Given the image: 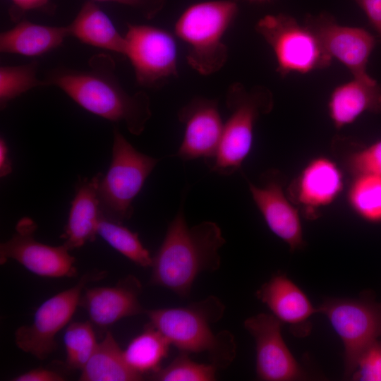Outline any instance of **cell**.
<instances>
[{
  "instance_id": "6da1fadb",
  "label": "cell",
  "mask_w": 381,
  "mask_h": 381,
  "mask_svg": "<svg viewBox=\"0 0 381 381\" xmlns=\"http://www.w3.org/2000/svg\"><path fill=\"white\" fill-rule=\"evenodd\" d=\"M44 80L47 86L61 89L86 111L123 122L133 135H140L152 116L149 96L143 91L128 93L119 80L114 61L106 54L92 56L86 69L54 68Z\"/></svg>"
},
{
  "instance_id": "7a4b0ae2",
  "label": "cell",
  "mask_w": 381,
  "mask_h": 381,
  "mask_svg": "<svg viewBox=\"0 0 381 381\" xmlns=\"http://www.w3.org/2000/svg\"><path fill=\"white\" fill-rule=\"evenodd\" d=\"M183 204L182 201L160 247L152 256L150 284L186 298L200 274L219 270V250L226 240L214 222L203 221L189 227Z\"/></svg>"
},
{
  "instance_id": "3957f363",
  "label": "cell",
  "mask_w": 381,
  "mask_h": 381,
  "mask_svg": "<svg viewBox=\"0 0 381 381\" xmlns=\"http://www.w3.org/2000/svg\"><path fill=\"white\" fill-rule=\"evenodd\" d=\"M225 306L215 296L183 307L145 311L149 325L181 352L205 353L219 370L230 365L236 355L234 335L227 330L214 333L211 325L224 316Z\"/></svg>"
},
{
  "instance_id": "277c9868",
  "label": "cell",
  "mask_w": 381,
  "mask_h": 381,
  "mask_svg": "<svg viewBox=\"0 0 381 381\" xmlns=\"http://www.w3.org/2000/svg\"><path fill=\"white\" fill-rule=\"evenodd\" d=\"M237 13L232 0L202 1L190 6L176 20L174 33L187 45V63L199 74H214L226 63L229 49L223 38Z\"/></svg>"
},
{
  "instance_id": "5b68a950",
  "label": "cell",
  "mask_w": 381,
  "mask_h": 381,
  "mask_svg": "<svg viewBox=\"0 0 381 381\" xmlns=\"http://www.w3.org/2000/svg\"><path fill=\"white\" fill-rule=\"evenodd\" d=\"M226 104L230 115L224 123L218 149L205 162L212 172L229 176L241 168L252 148L255 122L261 114L271 111L273 99L266 87L248 90L241 83H234L226 92Z\"/></svg>"
},
{
  "instance_id": "8992f818",
  "label": "cell",
  "mask_w": 381,
  "mask_h": 381,
  "mask_svg": "<svg viewBox=\"0 0 381 381\" xmlns=\"http://www.w3.org/2000/svg\"><path fill=\"white\" fill-rule=\"evenodd\" d=\"M159 159L138 151L114 128L112 158L98 186L102 214L122 224L133 213V201Z\"/></svg>"
},
{
  "instance_id": "52a82bcc",
  "label": "cell",
  "mask_w": 381,
  "mask_h": 381,
  "mask_svg": "<svg viewBox=\"0 0 381 381\" xmlns=\"http://www.w3.org/2000/svg\"><path fill=\"white\" fill-rule=\"evenodd\" d=\"M344 344L345 378H351L365 350L381 337V302L365 291L356 298H331L317 308Z\"/></svg>"
},
{
  "instance_id": "ba28073f",
  "label": "cell",
  "mask_w": 381,
  "mask_h": 381,
  "mask_svg": "<svg viewBox=\"0 0 381 381\" xmlns=\"http://www.w3.org/2000/svg\"><path fill=\"white\" fill-rule=\"evenodd\" d=\"M255 30L273 50L277 71L282 76L293 72L306 73L331 64L332 59L317 37L289 15L265 16L258 20Z\"/></svg>"
},
{
  "instance_id": "9c48e42d",
  "label": "cell",
  "mask_w": 381,
  "mask_h": 381,
  "mask_svg": "<svg viewBox=\"0 0 381 381\" xmlns=\"http://www.w3.org/2000/svg\"><path fill=\"white\" fill-rule=\"evenodd\" d=\"M124 56L133 68L137 83L145 88L162 87L178 75V48L174 35L162 28L128 23Z\"/></svg>"
},
{
  "instance_id": "30bf717a",
  "label": "cell",
  "mask_w": 381,
  "mask_h": 381,
  "mask_svg": "<svg viewBox=\"0 0 381 381\" xmlns=\"http://www.w3.org/2000/svg\"><path fill=\"white\" fill-rule=\"evenodd\" d=\"M103 276V272L87 273L73 286L43 302L37 309L32 322L16 330L18 348L40 360L49 357L57 347L56 335L69 322L79 306L86 284Z\"/></svg>"
},
{
  "instance_id": "8fae6325",
  "label": "cell",
  "mask_w": 381,
  "mask_h": 381,
  "mask_svg": "<svg viewBox=\"0 0 381 381\" xmlns=\"http://www.w3.org/2000/svg\"><path fill=\"white\" fill-rule=\"evenodd\" d=\"M37 227L34 220L27 217L18 222L13 236L0 245L1 265L11 259L40 277L77 276L75 258L69 250L64 244L52 246L37 241L34 236Z\"/></svg>"
},
{
  "instance_id": "7c38bea8",
  "label": "cell",
  "mask_w": 381,
  "mask_h": 381,
  "mask_svg": "<svg viewBox=\"0 0 381 381\" xmlns=\"http://www.w3.org/2000/svg\"><path fill=\"white\" fill-rule=\"evenodd\" d=\"M304 25L318 39L325 53L344 64L353 78L375 82L367 73L370 55L375 45L374 37L367 30L339 25L329 14L306 16Z\"/></svg>"
},
{
  "instance_id": "4fadbf2b",
  "label": "cell",
  "mask_w": 381,
  "mask_h": 381,
  "mask_svg": "<svg viewBox=\"0 0 381 381\" xmlns=\"http://www.w3.org/2000/svg\"><path fill=\"white\" fill-rule=\"evenodd\" d=\"M282 322L272 314L259 313L244 321L253 337L256 351V374L264 381H294L306 374L285 344Z\"/></svg>"
},
{
  "instance_id": "5bb4252c",
  "label": "cell",
  "mask_w": 381,
  "mask_h": 381,
  "mask_svg": "<svg viewBox=\"0 0 381 381\" xmlns=\"http://www.w3.org/2000/svg\"><path fill=\"white\" fill-rule=\"evenodd\" d=\"M178 119L184 134L177 155L183 161L213 157L218 149L224 123L216 99L195 97L182 107Z\"/></svg>"
},
{
  "instance_id": "9a60e30c",
  "label": "cell",
  "mask_w": 381,
  "mask_h": 381,
  "mask_svg": "<svg viewBox=\"0 0 381 381\" xmlns=\"http://www.w3.org/2000/svg\"><path fill=\"white\" fill-rule=\"evenodd\" d=\"M262 186L247 180L249 191L270 231L284 241L291 252L305 242L298 210L288 200L275 171L264 175Z\"/></svg>"
},
{
  "instance_id": "2e32d148",
  "label": "cell",
  "mask_w": 381,
  "mask_h": 381,
  "mask_svg": "<svg viewBox=\"0 0 381 381\" xmlns=\"http://www.w3.org/2000/svg\"><path fill=\"white\" fill-rule=\"evenodd\" d=\"M142 288L137 277L128 275L113 286L85 288L79 306L92 325L104 330L121 319L145 313L139 299Z\"/></svg>"
},
{
  "instance_id": "e0dca14e",
  "label": "cell",
  "mask_w": 381,
  "mask_h": 381,
  "mask_svg": "<svg viewBox=\"0 0 381 381\" xmlns=\"http://www.w3.org/2000/svg\"><path fill=\"white\" fill-rule=\"evenodd\" d=\"M272 315L290 326L296 337L307 336L311 329L310 318L317 313L306 294L288 277L277 274L255 292Z\"/></svg>"
},
{
  "instance_id": "ac0fdd59",
  "label": "cell",
  "mask_w": 381,
  "mask_h": 381,
  "mask_svg": "<svg viewBox=\"0 0 381 381\" xmlns=\"http://www.w3.org/2000/svg\"><path fill=\"white\" fill-rule=\"evenodd\" d=\"M343 176L329 159L319 157L311 160L291 185V196L306 208L308 217L316 210L332 203L343 189Z\"/></svg>"
},
{
  "instance_id": "d6986e66",
  "label": "cell",
  "mask_w": 381,
  "mask_h": 381,
  "mask_svg": "<svg viewBox=\"0 0 381 381\" xmlns=\"http://www.w3.org/2000/svg\"><path fill=\"white\" fill-rule=\"evenodd\" d=\"M102 173L91 179L79 180L71 202L67 224L61 238L70 250L94 241L97 234L102 214L98 197V186Z\"/></svg>"
},
{
  "instance_id": "ffe728a7",
  "label": "cell",
  "mask_w": 381,
  "mask_h": 381,
  "mask_svg": "<svg viewBox=\"0 0 381 381\" xmlns=\"http://www.w3.org/2000/svg\"><path fill=\"white\" fill-rule=\"evenodd\" d=\"M69 32L66 26H53L20 20L0 34V52L35 57L61 47Z\"/></svg>"
},
{
  "instance_id": "44dd1931",
  "label": "cell",
  "mask_w": 381,
  "mask_h": 381,
  "mask_svg": "<svg viewBox=\"0 0 381 381\" xmlns=\"http://www.w3.org/2000/svg\"><path fill=\"white\" fill-rule=\"evenodd\" d=\"M381 113V86L353 78L337 87L328 102V112L339 129L353 123L363 113Z\"/></svg>"
},
{
  "instance_id": "7402d4cb",
  "label": "cell",
  "mask_w": 381,
  "mask_h": 381,
  "mask_svg": "<svg viewBox=\"0 0 381 381\" xmlns=\"http://www.w3.org/2000/svg\"><path fill=\"white\" fill-rule=\"evenodd\" d=\"M67 28L69 36L83 44L124 54V35L120 34L111 20L95 1H85Z\"/></svg>"
},
{
  "instance_id": "603a6c76",
  "label": "cell",
  "mask_w": 381,
  "mask_h": 381,
  "mask_svg": "<svg viewBox=\"0 0 381 381\" xmlns=\"http://www.w3.org/2000/svg\"><path fill=\"white\" fill-rule=\"evenodd\" d=\"M145 377L126 363L123 350L107 331L81 370L80 381H140Z\"/></svg>"
},
{
  "instance_id": "cb8c5ba5",
  "label": "cell",
  "mask_w": 381,
  "mask_h": 381,
  "mask_svg": "<svg viewBox=\"0 0 381 381\" xmlns=\"http://www.w3.org/2000/svg\"><path fill=\"white\" fill-rule=\"evenodd\" d=\"M171 344L166 338L149 324L140 334L134 337L123 350L125 360L135 372L152 374L161 367L168 356Z\"/></svg>"
},
{
  "instance_id": "d4e9b609",
  "label": "cell",
  "mask_w": 381,
  "mask_h": 381,
  "mask_svg": "<svg viewBox=\"0 0 381 381\" xmlns=\"http://www.w3.org/2000/svg\"><path fill=\"white\" fill-rule=\"evenodd\" d=\"M99 235L111 247L143 267H151L152 256L141 243L138 234L101 214L97 229Z\"/></svg>"
},
{
  "instance_id": "484cf974",
  "label": "cell",
  "mask_w": 381,
  "mask_h": 381,
  "mask_svg": "<svg viewBox=\"0 0 381 381\" xmlns=\"http://www.w3.org/2000/svg\"><path fill=\"white\" fill-rule=\"evenodd\" d=\"M38 62L1 66L0 67V107L4 109L8 104L31 89L47 86L38 78Z\"/></svg>"
},
{
  "instance_id": "4316f807",
  "label": "cell",
  "mask_w": 381,
  "mask_h": 381,
  "mask_svg": "<svg viewBox=\"0 0 381 381\" xmlns=\"http://www.w3.org/2000/svg\"><path fill=\"white\" fill-rule=\"evenodd\" d=\"M348 199L351 208L362 218L381 221V177L375 175L356 176Z\"/></svg>"
},
{
  "instance_id": "83f0119b",
  "label": "cell",
  "mask_w": 381,
  "mask_h": 381,
  "mask_svg": "<svg viewBox=\"0 0 381 381\" xmlns=\"http://www.w3.org/2000/svg\"><path fill=\"white\" fill-rule=\"evenodd\" d=\"M64 342L66 366L73 370L84 368L98 344L90 321L74 322L68 325Z\"/></svg>"
},
{
  "instance_id": "f1b7e54d",
  "label": "cell",
  "mask_w": 381,
  "mask_h": 381,
  "mask_svg": "<svg viewBox=\"0 0 381 381\" xmlns=\"http://www.w3.org/2000/svg\"><path fill=\"white\" fill-rule=\"evenodd\" d=\"M219 369L212 364L192 360L188 353L181 352L170 363L148 376L155 381H214Z\"/></svg>"
},
{
  "instance_id": "f546056e",
  "label": "cell",
  "mask_w": 381,
  "mask_h": 381,
  "mask_svg": "<svg viewBox=\"0 0 381 381\" xmlns=\"http://www.w3.org/2000/svg\"><path fill=\"white\" fill-rule=\"evenodd\" d=\"M347 164L356 176L375 175L381 177V140L352 153Z\"/></svg>"
},
{
  "instance_id": "4dcf8cb0",
  "label": "cell",
  "mask_w": 381,
  "mask_h": 381,
  "mask_svg": "<svg viewBox=\"0 0 381 381\" xmlns=\"http://www.w3.org/2000/svg\"><path fill=\"white\" fill-rule=\"evenodd\" d=\"M351 378L361 381H381L380 341H375L362 353Z\"/></svg>"
},
{
  "instance_id": "1f68e13d",
  "label": "cell",
  "mask_w": 381,
  "mask_h": 381,
  "mask_svg": "<svg viewBox=\"0 0 381 381\" xmlns=\"http://www.w3.org/2000/svg\"><path fill=\"white\" fill-rule=\"evenodd\" d=\"M115 2L138 10L145 18H152L162 8L164 0H92Z\"/></svg>"
},
{
  "instance_id": "d6a6232c",
  "label": "cell",
  "mask_w": 381,
  "mask_h": 381,
  "mask_svg": "<svg viewBox=\"0 0 381 381\" xmlns=\"http://www.w3.org/2000/svg\"><path fill=\"white\" fill-rule=\"evenodd\" d=\"M13 8L11 13V18L18 22L25 12L29 11H49L51 0H11Z\"/></svg>"
},
{
  "instance_id": "836d02e7",
  "label": "cell",
  "mask_w": 381,
  "mask_h": 381,
  "mask_svg": "<svg viewBox=\"0 0 381 381\" xmlns=\"http://www.w3.org/2000/svg\"><path fill=\"white\" fill-rule=\"evenodd\" d=\"M66 378L60 373L43 368H34L11 379L13 381H64Z\"/></svg>"
},
{
  "instance_id": "e575fe53",
  "label": "cell",
  "mask_w": 381,
  "mask_h": 381,
  "mask_svg": "<svg viewBox=\"0 0 381 381\" xmlns=\"http://www.w3.org/2000/svg\"><path fill=\"white\" fill-rule=\"evenodd\" d=\"M381 36V0H355Z\"/></svg>"
},
{
  "instance_id": "d590c367",
  "label": "cell",
  "mask_w": 381,
  "mask_h": 381,
  "mask_svg": "<svg viewBox=\"0 0 381 381\" xmlns=\"http://www.w3.org/2000/svg\"><path fill=\"white\" fill-rule=\"evenodd\" d=\"M12 171V164L9 157L7 143L4 138L0 139V176H6Z\"/></svg>"
},
{
  "instance_id": "8d00e7d4",
  "label": "cell",
  "mask_w": 381,
  "mask_h": 381,
  "mask_svg": "<svg viewBox=\"0 0 381 381\" xmlns=\"http://www.w3.org/2000/svg\"><path fill=\"white\" fill-rule=\"evenodd\" d=\"M246 1H248L250 2H254V3H264V2L270 1L271 0H246Z\"/></svg>"
}]
</instances>
